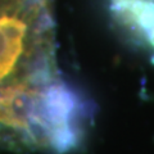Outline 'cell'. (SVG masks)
I'll return each instance as SVG.
<instances>
[{"label":"cell","instance_id":"cell-1","mask_svg":"<svg viewBox=\"0 0 154 154\" xmlns=\"http://www.w3.org/2000/svg\"><path fill=\"white\" fill-rule=\"evenodd\" d=\"M58 76L51 2L0 0V89Z\"/></svg>","mask_w":154,"mask_h":154}]
</instances>
